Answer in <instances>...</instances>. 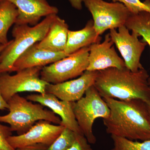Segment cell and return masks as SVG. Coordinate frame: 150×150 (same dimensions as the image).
Segmentation results:
<instances>
[{"mask_svg": "<svg viewBox=\"0 0 150 150\" xmlns=\"http://www.w3.org/2000/svg\"><path fill=\"white\" fill-rule=\"evenodd\" d=\"M103 98L110 109L109 116L103 119L107 134L132 141L150 139V121L146 102L140 99Z\"/></svg>", "mask_w": 150, "mask_h": 150, "instance_id": "6da1fadb", "label": "cell"}, {"mask_svg": "<svg viewBox=\"0 0 150 150\" xmlns=\"http://www.w3.org/2000/svg\"><path fill=\"white\" fill-rule=\"evenodd\" d=\"M150 76L144 68L132 72L126 67L98 71L94 86L102 98L121 100L150 99Z\"/></svg>", "mask_w": 150, "mask_h": 150, "instance_id": "7a4b0ae2", "label": "cell"}, {"mask_svg": "<svg viewBox=\"0 0 150 150\" xmlns=\"http://www.w3.org/2000/svg\"><path fill=\"white\" fill-rule=\"evenodd\" d=\"M9 112L0 115V123H8L12 132L18 135L29 131L37 121L45 120L60 125L61 119L52 110L44 108L42 105L28 100L18 93L14 95L7 102Z\"/></svg>", "mask_w": 150, "mask_h": 150, "instance_id": "3957f363", "label": "cell"}, {"mask_svg": "<svg viewBox=\"0 0 150 150\" xmlns=\"http://www.w3.org/2000/svg\"><path fill=\"white\" fill-rule=\"evenodd\" d=\"M56 15L46 17L34 26L15 24L12 31L14 39L11 40L0 56V74L12 72L17 59L28 48L44 38Z\"/></svg>", "mask_w": 150, "mask_h": 150, "instance_id": "277c9868", "label": "cell"}, {"mask_svg": "<svg viewBox=\"0 0 150 150\" xmlns=\"http://www.w3.org/2000/svg\"><path fill=\"white\" fill-rule=\"evenodd\" d=\"M73 111L82 133L89 143L95 144L96 137L93 126L98 118H107L110 109L94 86L86 92L84 96L76 102H72Z\"/></svg>", "mask_w": 150, "mask_h": 150, "instance_id": "5b68a950", "label": "cell"}, {"mask_svg": "<svg viewBox=\"0 0 150 150\" xmlns=\"http://www.w3.org/2000/svg\"><path fill=\"white\" fill-rule=\"evenodd\" d=\"M89 46L84 47L53 64L42 68L41 79L58 84L80 76L87 69Z\"/></svg>", "mask_w": 150, "mask_h": 150, "instance_id": "8992f818", "label": "cell"}, {"mask_svg": "<svg viewBox=\"0 0 150 150\" xmlns=\"http://www.w3.org/2000/svg\"><path fill=\"white\" fill-rule=\"evenodd\" d=\"M43 67L27 68L11 75L8 73L0 74V91L7 102L14 95L23 92L46 93L48 83L41 79Z\"/></svg>", "mask_w": 150, "mask_h": 150, "instance_id": "52a82bcc", "label": "cell"}, {"mask_svg": "<svg viewBox=\"0 0 150 150\" xmlns=\"http://www.w3.org/2000/svg\"><path fill=\"white\" fill-rule=\"evenodd\" d=\"M93 17L97 34L102 35L108 30L125 25L131 13L123 4L103 0H83Z\"/></svg>", "mask_w": 150, "mask_h": 150, "instance_id": "ba28073f", "label": "cell"}, {"mask_svg": "<svg viewBox=\"0 0 150 150\" xmlns=\"http://www.w3.org/2000/svg\"><path fill=\"white\" fill-rule=\"evenodd\" d=\"M109 34L121 53L126 68L132 72L143 69L140 60L147 43L139 40V35L133 31L131 34L125 25L118 28V31L115 29L110 30Z\"/></svg>", "mask_w": 150, "mask_h": 150, "instance_id": "9c48e42d", "label": "cell"}, {"mask_svg": "<svg viewBox=\"0 0 150 150\" xmlns=\"http://www.w3.org/2000/svg\"><path fill=\"white\" fill-rule=\"evenodd\" d=\"M65 127L45 120L37 121L29 131L8 139L10 145L16 149L30 145L42 144L49 146L59 137Z\"/></svg>", "mask_w": 150, "mask_h": 150, "instance_id": "30bf717a", "label": "cell"}, {"mask_svg": "<svg viewBox=\"0 0 150 150\" xmlns=\"http://www.w3.org/2000/svg\"><path fill=\"white\" fill-rule=\"evenodd\" d=\"M98 71H86L79 77L58 84L48 83L46 93L54 94L61 100L70 102L77 101L93 86Z\"/></svg>", "mask_w": 150, "mask_h": 150, "instance_id": "8fae6325", "label": "cell"}, {"mask_svg": "<svg viewBox=\"0 0 150 150\" xmlns=\"http://www.w3.org/2000/svg\"><path fill=\"white\" fill-rule=\"evenodd\" d=\"M113 44L109 33H108L102 43H93L89 46L88 66L87 70L99 71L111 68H125L124 60L116 53Z\"/></svg>", "mask_w": 150, "mask_h": 150, "instance_id": "7c38bea8", "label": "cell"}, {"mask_svg": "<svg viewBox=\"0 0 150 150\" xmlns=\"http://www.w3.org/2000/svg\"><path fill=\"white\" fill-rule=\"evenodd\" d=\"M25 98L28 100L50 108L61 118L60 125L77 134H83L75 118L72 102L61 100L54 94L48 93L43 94H33Z\"/></svg>", "mask_w": 150, "mask_h": 150, "instance_id": "4fadbf2b", "label": "cell"}, {"mask_svg": "<svg viewBox=\"0 0 150 150\" xmlns=\"http://www.w3.org/2000/svg\"><path fill=\"white\" fill-rule=\"evenodd\" d=\"M8 1L16 6L18 16L15 24L34 26L43 17L57 14L59 9L50 5L46 0H0Z\"/></svg>", "mask_w": 150, "mask_h": 150, "instance_id": "5bb4252c", "label": "cell"}, {"mask_svg": "<svg viewBox=\"0 0 150 150\" xmlns=\"http://www.w3.org/2000/svg\"><path fill=\"white\" fill-rule=\"evenodd\" d=\"M64 51L53 52L41 49L35 43L17 59L13 72L35 67H43L67 57Z\"/></svg>", "mask_w": 150, "mask_h": 150, "instance_id": "9a60e30c", "label": "cell"}, {"mask_svg": "<svg viewBox=\"0 0 150 150\" xmlns=\"http://www.w3.org/2000/svg\"><path fill=\"white\" fill-rule=\"evenodd\" d=\"M69 28L64 20L56 15L47 34L41 41L37 43L38 47L53 52L64 51Z\"/></svg>", "mask_w": 150, "mask_h": 150, "instance_id": "2e32d148", "label": "cell"}, {"mask_svg": "<svg viewBox=\"0 0 150 150\" xmlns=\"http://www.w3.org/2000/svg\"><path fill=\"white\" fill-rule=\"evenodd\" d=\"M102 38L97 34L93 20H90L84 28L76 31L69 30L64 52L72 54L81 48L93 43H100Z\"/></svg>", "mask_w": 150, "mask_h": 150, "instance_id": "e0dca14e", "label": "cell"}, {"mask_svg": "<svg viewBox=\"0 0 150 150\" xmlns=\"http://www.w3.org/2000/svg\"><path fill=\"white\" fill-rule=\"evenodd\" d=\"M18 16V11L14 5L8 1L0 2V45L8 43V33L15 24Z\"/></svg>", "mask_w": 150, "mask_h": 150, "instance_id": "ac0fdd59", "label": "cell"}, {"mask_svg": "<svg viewBox=\"0 0 150 150\" xmlns=\"http://www.w3.org/2000/svg\"><path fill=\"white\" fill-rule=\"evenodd\" d=\"M125 25L129 30L137 33L143 37L142 41L146 42L150 48V13L141 12L137 14H131ZM150 86V76L148 79Z\"/></svg>", "mask_w": 150, "mask_h": 150, "instance_id": "d6986e66", "label": "cell"}, {"mask_svg": "<svg viewBox=\"0 0 150 150\" xmlns=\"http://www.w3.org/2000/svg\"><path fill=\"white\" fill-rule=\"evenodd\" d=\"M111 138L113 145L111 150H150V139L139 142L115 136Z\"/></svg>", "mask_w": 150, "mask_h": 150, "instance_id": "ffe728a7", "label": "cell"}, {"mask_svg": "<svg viewBox=\"0 0 150 150\" xmlns=\"http://www.w3.org/2000/svg\"><path fill=\"white\" fill-rule=\"evenodd\" d=\"M77 133L65 128L59 137L46 150H67L74 142Z\"/></svg>", "mask_w": 150, "mask_h": 150, "instance_id": "44dd1931", "label": "cell"}, {"mask_svg": "<svg viewBox=\"0 0 150 150\" xmlns=\"http://www.w3.org/2000/svg\"><path fill=\"white\" fill-rule=\"evenodd\" d=\"M113 2L123 4L132 14H137L143 11L150 13V0L142 2L140 0H112Z\"/></svg>", "mask_w": 150, "mask_h": 150, "instance_id": "7402d4cb", "label": "cell"}, {"mask_svg": "<svg viewBox=\"0 0 150 150\" xmlns=\"http://www.w3.org/2000/svg\"><path fill=\"white\" fill-rule=\"evenodd\" d=\"M12 135L10 127L0 123V150H16L8 142L9 137Z\"/></svg>", "mask_w": 150, "mask_h": 150, "instance_id": "603a6c76", "label": "cell"}, {"mask_svg": "<svg viewBox=\"0 0 150 150\" xmlns=\"http://www.w3.org/2000/svg\"><path fill=\"white\" fill-rule=\"evenodd\" d=\"M90 144L83 134H77L74 142L67 150H93Z\"/></svg>", "mask_w": 150, "mask_h": 150, "instance_id": "cb8c5ba5", "label": "cell"}, {"mask_svg": "<svg viewBox=\"0 0 150 150\" xmlns=\"http://www.w3.org/2000/svg\"><path fill=\"white\" fill-rule=\"evenodd\" d=\"M48 147V146L42 144H37L19 148L16 150H46Z\"/></svg>", "mask_w": 150, "mask_h": 150, "instance_id": "d4e9b609", "label": "cell"}, {"mask_svg": "<svg viewBox=\"0 0 150 150\" xmlns=\"http://www.w3.org/2000/svg\"><path fill=\"white\" fill-rule=\"evenodd\" d=\"M71 5L73 8L81 10L82 8L83 0H69Z\"/></svg>", "mask_w": 150, "mask_h": 150, "instance_id": "484cf974", "label": "cell"}, {"mask_svg": "<svg viewBox=\"0 0 150 150\" xmlns=\"http://www.w3.org/2000/svg\"><path fill=\"white\" fill-rule=\"evenodd\" d=\"M8 104L3 97L1 91H0V110H8Z\"/></svg>", "mask_w": 150, "mask_h": 150, "instance_id": "4316f807", "label": "cell"}, {"mask_svg": "<svg viewBox=\"0 0 150 150\" xmlns=\"http://www.w3.org/2000/svg\"><path fill=\"white\" fill-rule=\"evenodd\" d=\"M11 40H9L8 43H7V44H4V45H0V56H1V54L2 52H3V51L5 49L6 47H7L9 44L10 43Z\"/></svg>", "mask_w": 150, "mask_h": 150, "instance_id": "83f0119b", "label": "cell"}, {"mask_svg": "<svg viewBox=\"0 0 150 150\" xmlns=\"http://www.w3.org/2000/svg\"><path fill=\"white\" fill-rule=\"evenodd\" d=\"M146 104L147 108L148 113H149L150 121V99L146 103Z\"/></svg>", "mask_w": 150, "mask_h": 150, "instance_id": "f1b7e54d", "label": "cell"}]
</instances>
